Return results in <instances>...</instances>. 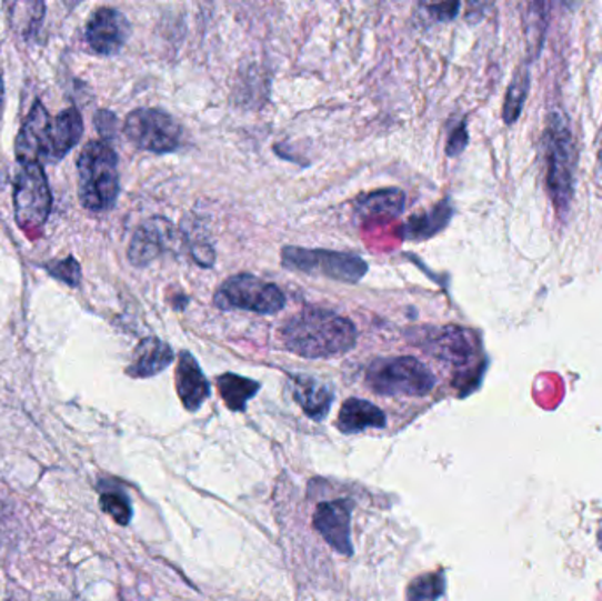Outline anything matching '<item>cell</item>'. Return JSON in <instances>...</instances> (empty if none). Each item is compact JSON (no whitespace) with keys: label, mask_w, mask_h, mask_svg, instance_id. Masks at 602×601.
Wrapping results in <instances>:
<instances>
[{"label":"cell","mask_w":602,"mask_h":601,"mask_svg":"<svg viewBox=\"0 0 602 601\" xmlns=\"http://www.w3.org/2000/svg\"><path fill=\"white\" fill-rule=\"evenodd\" d=\"M282 344L303 359H335L357 345L358 330L349 318L327 309H303L279 330Z\"/></svg>","instance_id":"1"},{"label":"cell","mask_w":602,"mask_h":601,"mask_svg":"<svg viewBox=\"0 0 602 601\" xmlns=\"http://www.w3.org/2000/svg\"><path fill=\"white\" fill-rule=\"evenodd\" d=\"M543 158L548 192L556 212L565 216L574 198L576 146L569 120L562 111H553L552 116L548 117L543 132Z\"/></svg>","instance_id":"2"},{"label":"cell","mask_w":602,"mask_h":601,"mask_svg":"<svg viewBox=\"0 0 602 601\" xmlns=\"http://www.w3.org/2000/svg\"><path fill=\"white\" fill-rule=\"evenodd\" d=\"M119 158L110 143L93 140L78 158V194L90 212H108L119 198Z\"/></svg>","instance_id":"3"},{"label":"cell","mask_w":602,"mask_h":601,"mask_svg":"<svg viewBox=\"0 0 602 601\" xmlns=\"http://www.w3.org/2000/svg\"><path fill=\"white\" fill-rule=\"evenodd\" d=\"M365 381L372 392L387 397H423L435 387V375L414 357L373 360Z\"/></svg>","instance_id":"4"},{"label":"cell","mask_w":602,"mask_h":601,"mask_svg":"<svg viewBox=\"0 0 602 601\" xmlns=\"http://www.w3.org/2000/svg\"><path fill=\"white\" fill-rule=\"evenodd\" d=\"M280 263L291 272L318 276L333 281L357 284L369 273V263L351 252L307 249L288 246L280 252Z\"/></svg>","instance_id":"5"},{"label":"cell","mask_w":602,"mask_h":601,"mask_svg":"<svg viewBox=\"0 0 602 601\" xmlns=\"http://www.w3.org/2000/svg\"><path fill=\"white\" fill-rule=\"evenodd\" d=\"M123 132L132 146L152 154H171L183 146L179 120L158 108H140L129 113Z\"/></svg>","instance_id":"6"},{"label":"cell","mask_w":602,"mask_h":601,"mask_svg":"<svg viewBox=\"0 0 602 601\" xmlns=\"http://www.w3.org/2000/svg\"><path fill=\"white\" fill-rule=\"evenodd\" d=\"M13 200L18 227L29 233L44 227L51 210V192L41 164L20 162L14 176Z\"/></svg>","instance_id":"7"},{"label":"cell","mask_w":602,"mask_h":601,"mask_svg":"<svg viewBox=\"0 0 602 601\" xmlns=\"http://www.w3.org/2000/svg\"><path fill=\"white\" fill-rule=\"evenodd\" d=\"M215 305L224 311L240 309L270 315L285 308V297L273 282L263 281L252 273H237L225 279L215 291Z\"/></svg>","instance_id":"8"},{"label":"cell","mask_w":602,"mask_h":601,"mask_svg":"<svg viewBox=\"0 0 602 601\" xmlns=\"http://www.w3.org/2000/svg\"><path fill=\"white\" fill-rule=\"evenodd\" d=\"M51 146H53V119L48 116L43 104L36 103L27 117L26 124L17 138L18 162H43L51 161Z\"/></svg>","instance_id":"9"},{"label":"cell","mask_w":602,"mask_h":601,"mask_svg":"<svg viewBox=\"0 0 602 601\" xmlns=\"http://www.w3.org/2000/svg\"><path fill=\"white\" fill-rule=\"evenodd\" d=\"M131 23L119 9L101 8L90 17L86 38L93 52L101 56H116L128 43Z\"/></svg>","instance_id":"10"},{"label":"cell","mask_w":602,"mask_h":601,"mask_svg":"<svg viewBox=\"0 0 602 601\" xmlns=\"http://www.w3.org/2000/svg\"><path fill=\"white\" fill-rule=\"evenodd\" d=\"M174 227L165 218H150L141 222L129 243V261L138 269L149 267L162 252L173 246Z\"/></svg>","instance_id":"11"},{"label":"cell","mask_w":602,"mask_h":601,"mask_svg":"<svg viewBox=\"0 0 602 601\" xmlns=\"http://www.w3.org/2000/svg\"><path fill=\"white\" fill-rule=\"evenodd\" d=\"M352 503L348 499H337L321 503L315 510L314 528L339 554L352 555L351 543Z\"/></svg>","instance_id":"12"},{"label":"cell","mask_w":602,"mask_h":601,"mask_svg":"<svg viewBox=\"0 0 602 601\" xmlns=\"http://www.w3.org/2000/svg\"><path fill=\"white\" fill-rule=\"evenodd\" d=\"M423 348L435 359L451 365L465 367L475 357V341L469 330L460 327H442L427 330Z\"/></svg>","instance_id":"13"},{"label":"cell","mask_w":602,"mask_h":601,"mask_svg":"<svg viewBox=\"0 0 602 601\" xmlns=\"http://www.w3.org/2000/svg\"><path fill=\"white\" fill-rule=\"evenodd\" d=\"M177 392L187 411L200 410L210 397V383L201 371L200 363L189 351H182L177 365Z\"/></svg>","instance_id":"14"},{"label":"cell","mask_w":602,"mask_h":601,"mask_svg":"<svg viewBox=\"0 0 602 601\" xmlns=\"http://www.w3.org/2000/svg\"><path fill=\"white\" fill-rule=\"evenodd\" d=\"M405 209V192L399 188L378 189L354 201V213L363 222H388Z\"/></svg>","instance_id":"15"},{"label":"cell","mask_w":602,"mask_h":601,"mask_svg":"<svg viewBox=\"0 0 602 601\" xmlns=\"http://www.w3.org/2000/svg\"><path fill=\"white\" fill-rule=\"evenodd\" d=\"M294 401L312 420H323L330 413L333 392L330 387L305 374L291 375Z\"/></svg>","instance_id":"16"},{"label":"cell","mask_w":602,"mask_h":601,"mask_svg":"<svg viewBox=\"0 0 602 601\" xmlns=\"http://www.w3.org/2000/svg\"><path fill=\"white\" fill-rule=\"evenodd\" d=\"M173 360L174 353L168 342L158 338H147L138 344L128 374L132 378H152L165 371Z\"/></svg>","instance_id":"17"},{"label":"cell","mask_w":602,"mask_h":601,"mask_svg":"<svg viewBox=\"0 0 602 601\" xmlns=\"http://www.w3.org/2000/svg\"><path fill=\"white\" fill-rule=\"evenodd\" d=\"M454 209L450 200L441 201L433 207L429 212L412 216L408 221L403 222L400 237L405 242H423V240L432 239L444 230L453 219Z\"/></svg>","instance_id":"18"},{"label":"cell","mask_w":602,"mask_h":601,"mask_svg":"<svg viewBox=\"0 0 602 601\" xmlns=\"http://www.w3.org/2000/svg\"><path fill=\"white\" fill-rule=\"evenodd\" d=\"M337 425L345 434H354L365 429H384L387 417L372 402L363 401V399H348L340 408Z\"/></svg>","instance_id":"19"},{"label":"cell","mask_w":602,"mask_h":601,"mask_svg":"<svg viewBox=\"0 0 602 601\" xmlns=\"http://www.w3.org/2000/svg\"><path fill=\"white\" fill-rule=\"evenodd\" d=\"M83 134V119L77 108H68L53 119V161H60Z\"/></svg>","instance_id":"20"},{"label":"cell","mask_w":602,"mask_h":601,"mask_svg":"<svg viewBox=\"0 0 602 601\" xmlns=\"http://www.w3.org/2000/svg\"><path fill=\"white\" fill-rule=\"evenodd\" d=\"M217 387L221 393L222 401L231 411H245L247 402L259 392L261 384L258 381L249 380L243 375L225 372L217 378Z\"/></svg>","instance_id":"21"},{"label":"cell","mask_w":602,"mask_h":601,"mask_svg":"<svg viewBox=\"0 0 602 601\" xmlns=\"http://www.w3.org/2000/svg\"><path fill=\"white\" fill-rule=\"evenodd\" d=\"M529 89H531V73H529V69H518L513 81H511L510 89H508V94H505V124H514L520 119V116H522Z\"/></svg>","instance_id":"22"},{"label":"cell","mask_w":602,"mask_h":601,"mask_svg":"<svg viewBox=\"0 0 602 601\" xmlns=\"http://www.w3.org/2000/svg\"><path fill=\"white\" fill-rule=\"evenodd\" d=\"M444 593V575L427 573L412 580L408 589V601H438Z\"/></svg>","instance_id":"23"},{"label":"cell","mask_w":602,"mask_h":601,"mask_svg":"<svg viewBox=\"0 0 602 601\" xmlns=\"http://www.w3.org/2000/svg\"><path fill=\"white\" fill-rule=\"evenodd\" d=\"M101 508L102 512H107L117 524L128 525L131 521V503L122 491H111L110 489V491L102 492Z\"/></svg>","instance_id":"24"},{"label":"cell","mask_w":602,"mask_h":601,"mask_svg":"<svg viewBox=\"0 0 602 601\" xmlns=\"http://www.w3.org/2000/svg\"><path fill=\"white\" fill-rule=\"evenodd\" d=\"M187 243H189V251H191V257L194 258L195 263L204 269H210L215 263V251H213L212 243L209 242V237L207 233H194V231L189 230L187 233Z\"/></svg>","instance_id":"25"},{"label":"cell","mask_w":602,"mask_h":601,"mask_svg":"<svg viewBox=\"0 0 602 601\" xmlns=\"http://www.w3.org/2000/svg\"><path fill=\"white\" fill-rule=\"evenodd\" d=\"M47 270L50 276L59 279V281L69 284V287H78L81 281L80 264L74 258H66V260L51 261L47 264Z\"/></svg>","instance_id":"26"},{"label":"cell","mask_w":602,"mask_h":601,"mask_svg":"<svg viewBox=\"0 0 602 601\" xmlns=\"http://www.w3.org/2000/svg\"><path fill=\"white\" fill-rule=\"evenodd\" d=\"M466 143H469V132H466L465 120H462L456 128L451 131L450 140L445 146V152L450 158H456L465 150Z\"/></svg>","instance_id":"27"},{"label":"cell","mask_w":602,"mask_h":601,"mask_svg":"<svg viewBox=\"0 0 602 601\" xmlns=\"http://www.w3.org/2000/svg\"><path fill=\"white\" fill-rule=\"evenodd\" d=\"M460 4L459 2H451V4H435L429 6V11L432 13L433 18H438L439 22H448V20H453L459 13Z\"/></svg>","instance_id":"28"},{"label":"cell","mask_w":602,"mask_h":601,"mask_svg":"<svg viewBox=\"0 0 602 601\" xmlns=\"http://www.w3.org/2000/svg\"><path fill=\"white\" fill-rule=\"evenodd\" d=\"M2 96H4V87H2V80H0V103H2Z\"/></svg>","instance_id":"29"}]
</instances>
